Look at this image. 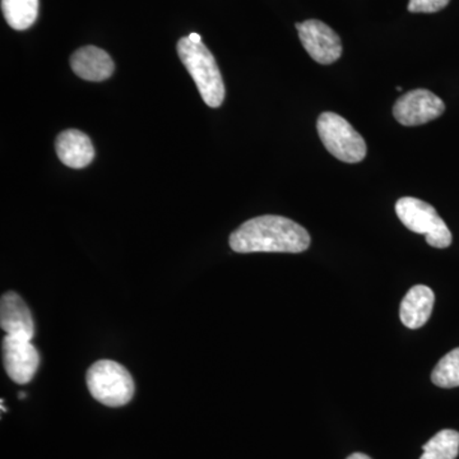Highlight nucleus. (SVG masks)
Masks as SVG:
<instances>
[{
    "label": "nucleus",
    "mask_w": 459,
    "mask_h": 459,
    "mask_svg": "<svg viewBox=\"0 0 459 459\" xmlns=\"http://www.w3.org/2000/svg\"><path fill=\"white\" fill-rule=\"evenodd\" d=\"M189 39L193 42H195V44H199V42H202L201 35H198V33L195 32L190 33Z\"/></svg>",
    "instance_id": "18"
},
{
    "label": "nucleus",
    "mask_w": 459,
    "mask_h": 459,
    "mask_svg": "<svg viewBox=\"0 0 459 459\" xmlns=\"http://www.w3.org/2000/svg\"><path fill=\"white\" fill-rule=\"evenodd\" d=\"M347 459H371L369 455H364V453H353Z\"/></svg>",
    "instance_id": "17"
},
{
    "label": "nucleus",
    "mask_w": 459,
    "mask_h": 459,
    "mask_svg": "<svg viewBox=\"0 0 459 459\" xmlns=\"http://www.w3.org/2000/svg\"><path fill=\"white\" fill-rule=\"evenodd\" d=\"M420 459H455L459 455V433L451 429L439 431L425 446Z\"/></svg>",
    "instance_id": "14"
},
{
    "label": "nucleus",
    "mask_w": 459,
    "mask_h": 459,
    "mask_svg": "<svg viewBox=\"0 0 459 459\" xmlns=\"http://www.w3.org/2000/svg\"><path fill=\"white\" fill-rule=\"evenodd\" d=\"M446 111L443 100L431 91L419 89L404 93L395 101L394 115L402 126H422L442 117Z\"/></svg>",
    "instance_id": "7"
},
{
    "label": "nucleus",
    "mask_w": 459,
    "mask_h": 459,
    "mask_svg": "<svg viewBox=\"0 0 459 459\" xmlns=\"http://www.w3.org/2000/svg\"><path fill=\"white\" fill-rule=\"evenodd\" d=\"M296 29L305 50L319 65H332L342 56L340 36L322 21L307 20L296 23Z\"/></svg>",
    "instance_id": "6"
},
{
    "label": "nucleus",
    "mask_w": 459,
    "mask_h": 459,
    "mask_svg": "<svg viewBox=\"0 0 459 459\" xmlns=\"http://www.w3.org/2000/svg\"><path fill=\"white\" fill-rule=\"evenodd\" d=\"M71 66L78 77L90 82H102L114 74V62L107 51L96 47H83L71 56Z\"/></svg>",
    "instance_id": "10"
},
{
    "label": "nucleus",
    "mask_w": 459,
    "mask_h": 459,
    "mask_svg": "<svg viewBox=\"0 0 459 459\" xmlns=\"http://www.w3.org/2000/svg\"><path fill=\"white\" fill-rule=\"evenodd\" d=\"M2 352L3 364L8 377L17 385L31 382L40 364V355L31 341L5 334Z\"/></svg>",
    "instance_id": "8"
},
{
    "label": "nucleus",
    "mask_w": 459,
    "mask_h": 459,
    "mask_svg": "<svg viewBox=\"0 0 459 459\" xmlns=\"http://www.w3.org/2000/svg\"><path fill=\"white\" fill-rule=\"evenodd\" d=\"M0 327L7 336L32 341L35 323L25 301L16 292H7L0 300Z\"/></svg>",
    "instance_id": "9"
},
{
    "label": "nucleus",
    "mask_w": 459,
    "mask_h": 459,
    "mask_svg": "<svg viewBox=\"0 0 459 459\" xmlns=\"http://www.w3.org/2000/svg\"><path fill=\"white\" fill-rule=\"evenodd\" d=\"M56 155L60 161L72 169H83L95 159V148L89 135L77 129H68L57 135Z\"/></svg>",
    "instance_id": "11"
},
{
    "label": "nucleus",
    "mask_w": 459,
    "mask_h": 459,
    "mask_svg": "<svg viewBox=\"0 0 459 459\" xmlns=\"http://www.w3.org/2000/svg\"><path fill=\"white\" fill-rule=\"evenodd\" d=\"M398 219L415 234L425 235L429 246L446 249L452 244V232L433 205L413 197L398 199Z\"/></svg>",
    "instance_id": "5"
},
{
    "label": "nucleus",
    "mask_w": 459,
    "mask_h": 459,
    "mask_svg": "<svg viewBox=\"0 0 459 459\" xmlns=\"http://www.w3.org/2000/svg\"><path fill=\"white\" fill-rule=\"evenodd\" d=\"M229 243L237 253H303L310 247V235L292 220L265 214L244 222Z\"/></svg>",
    "instance_id": "1"
},
{
    "label": "nucleus",
    "mask_w": 459,
    "mask_h": 459,
    "mask_svg": "<svg viewBox=\"0 0 459 459\" xmlns=\"http://www.w3.org/2000/svg\"><path fill=\"white\" fill-rule=\"evenodd\" d=\"M25 397H26V394H23V392H21V394H20L21 400H22V398H25Z\"/></svg>",
    "instance_id": "19"
},
{
    "label": "nucleus",
    "mask_w": 459,
    "mask_h": 459,
    "mask_svg": "<svg viewBox=\"0 0 459 459\" xmlns=\"http://www.w3.org/2000/svg\"><path fill=\"white\" fill-rule=\"evenodd\" d=\"M86 383L91 395L105 406L122 407L134 395L131 374L115 361L100 360L91 365Z\"/></svg>",
    "instance_id": "3"
},
{
    "label": "nucleus",
    "mask_w": 459,
    "mask_h": 459,
    "mask_svg": "<svg viewBox=\"0 0 459 459\" xmlns=\"http://www.w3.org/2000/svg\"><path fill=\"white\" fill-rule=\"evenodd\" d=\"M177 49L205 104L213 108L221 107L225 100V84L213 54L204 42L195 44L189 36L180 39Z\"/></svg>",
    "instance_id": "2"
},
{
    "label": "nucleus",
    "mask_w": 459,
    "mask_h": 459,
    "mask_svg": "<svg viewBox=\"0 0 459 459\" xmlns=\"http://www.w3.org/2000/svg\"><path fill=\"white\" fill-rule=\"evenodd\" d=\"M316 129L328 152L340 161L358 164L367 157V142L341 115L320 114Z\"/></svg>",
    "instance_id": "4"
},
{
    "label": "nucleus",
    "mask_w": 459,
    "mask_h": 459,
    "mask_svg": "<svg viewBox=\"0 0 459 459\" xmlns=\"http://www.w3.org/2000/svg\"><path fill=\"white\" fill-rule=\"evenodd\" d=\"M451 0H410L411 13H435L442 11Z\"/></svg>",
    "instance_id": "16"
},
{
    "label": "nucleus",
    "mask_w": 459,
    "mask_h": 459,
    "mask_svg": "<svg viewBox=\"0 0 459 459\" xmlns=\"http://www.w3.org/2000/svg\"><path fill=\"white\" fill-rule=\"evenodd\" d=\"M435 295L430 287L416 285L404 296L400 307V318L404 327L421 328L433 313Z\"/></svg>",
    "instance_id": "12"
},
{
    "label": "nucleus",
    "mask_w": 459,
    "mask_h": 459,
    "mask_svg": "<svg viewBox=\"0 0 459 459\" xmlns=\"http://www.w3.org/2000/svg\"><path fill=\"white\" fill-rule=\"evenodd\" d=\"M2 12L12 29L23 31L38 20L39 0H2Z\"/></svg>",
    "instance_id": "13"
},
{
    "label": "nucleus",
    "mask_w": 459,
    "mask_h": 459,
    "mask_svg": "<svg viewBox=\"0 0 459 459\" xmlns=\"http://www.w3.org/2000/svg\"><path fill=\"white\" fill-rule=\"evenodd\" d=\"M431 382L439 388L459 386V347L437 362L431 373Z\"/></svg>",
    "instance_id": "15"
}]
</instances>
